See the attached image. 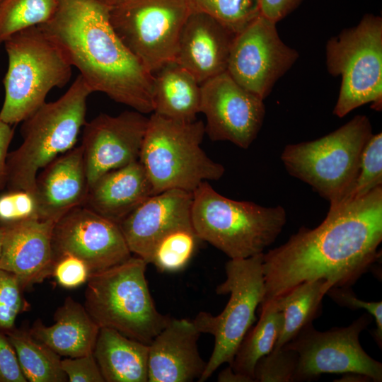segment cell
I'll list each match as a JSON object with an SVG mask.
<instances>
[{"instance_id": "obj_1", "label": "cell", "mask_w": 382, "mask_h": 382, "mask_svg": "<svg viewBox=\"0 0 382 382\" xmlns=\"http://www.w3.org/2000/svg\"><path fill=\"white\" fill-rule=\"evenodd\" d=\"M382 241V187L335 207L317 227H301L263 253L265 292L260 304L306 282L351 286L378 258Z\"/></svg>"}, {"instance_id": "obj_2", "label": "cell", "mask_w": 382, "mask_h": 382, "mask_svg": "<svg viewBox=\"0 0 382 382\" xmlns=\"http://www.w3.org/2000/svg\"><path fill=\"white\" fill-rule=\"evenodd\" d=\"M40 28L59 47L93 92L143 114L153 112L154 76L127 49L98 0H57Z\"/></svg>"}, {"instance_id": "obj_3", "label": "cell", "mask_w": 382, "mask_h": 382, "mask_svg": "<svg viewBox=\"0 0 382 382\" xmlns=\"http://www.w3.org/2000/svg\"><path fill=\"white\" fill-rule=\"evenodd\" d=\"M92 93L79 74L60 98L45 102L22 122L23 141L7 156V190L35 195L39 170L74 147L86 122L87 100Z\"/></svg>"}, {"instance_id": "obj_4", "label": "cell", "mask_w": 382, "mask_h": 382, "mask_svg": "<svg viewBox=\"0 0 382 382\" xmlns=\"http://www.w3.org/2000/svg\"><path fill=\"white\" fill-rule=\"evenodd\" d=\"M192 195L191 217L196 235L230 259L262 253L275 241L286 221L283 207H263L227 198L208 181L202 183Z\"/></svg>"}, {"instance_id": "obj_5", "label": "cell", "mask_w": 382, "mask_h": 382, "mask_svg": "<svg viewBox=\"0 0 382 382\" xmlns=\"http://www.w3.org/2000/svg\"><path fill=\"white\" fill-rule=\"evenodd\" d=\"M146 265L142 258L131 256L90 274L84 307L100 328L149 345L171 318L154 304L145 275Z\"/></svg>"}, {"instance_id": "obj_6", "label": "cell", "mask_w": 382, "mask_h": 382, "mask_svg": "<svg viewBox=\"0 0 382 382\" xmlns=\"http://www.w3.org/2000/svg\"><path fill=\"white\" fill-rule=\"evenodd\" d=\"M3 44L8 68L0 120L12 125L22 122L43 105L52 89L65 86L73 66L39 25L14 33Z\"/></svg>"}, {"instance_id": "obj_7", "label": "cell", "mask_w": 382, "mask_h": 382, "mask_svg": "<svg viewBox=\"0 0 382 382\" xmlns=\"http://www.w3.org/2000/svg\"><path fill=\"white\" fill-rule=\"evenodd\" d=\"M204 134L202 120L177 121L154 112L149 117L139 161L154 195L172 189L193 192L202 183L223 176L224 167L201 148Z\"/></svg>"}, {"instance_id": "obj_8", "label": "cell", "mask_w": 382, "mask_h": 382, "mask_svg": "<svg viewBox=\"0 0 382 382\" xmlns=\"http://www.w3.org/2000/svg\"><path fill=\"white\" fill-rule=\"evenodd\" d=\"M372 135L368 117L356 115L321 138L286 145L281 159L291 175L309 185L333 205L354 183L363 150Z\"/></svg>"}, {"instance_id": "obj_9", "label": "cell", "mask_w": 382, "mask_h": 382, "mask_svg": "<svg viewBox=\"0 0 382 382\" xmlns=\"http://www.w3.org/2000/svg\"><path fill=\"white\" fill-rule=\"evenodd\" d=\"M326 66L333 76L341 77L333 114L343 117L371 103L382 105V19L366 14L355 26L341 31L326 45Z\"/></svg>"}, {"instance_id": "obj_10", "label": "cell", "mask_w": 382, "mask_h": 382, "mask_svg": "<svg viewBox=\"0 0 382 382\" xmlns=\"http://www.w3.org/2000/svg\"><path fill=\"white\" fill-rule=\"evenodd\" d=\"M263 253L230 259L225 266L226 278L216 289L219 295L230 294L224 309L217 316L201 311L192 320L201 333L214 337L212 353L198 381L208 379L222 364L232 363L241 342L255 322V311L265 292Z\"/></svg>"}, {"instance_id": "obj_11", "label": "cell", "mask_w": 382, "mask_h": 382, "mask_svg": "<svg viewBox=\"0 0 382 382\" xmlns=\"http://www.w3.org/2000/svg\"><path fill=\"white\" fill-rule=\"evenodd\" d=\"M187 0H122L110 8L115 33L151 74L174 61Z\"/></svg>"}, {"instance_id": "obj_12", "label": "cell", "mask_w": 382, "mask_h": 382, "mask_svg": "<svg viewBox=\"0 0 382 382\" xmlns=\"http://www.w3.org/2000/svg\"><path fill=\"white\" fill-rule=\"evenodd\" d=\"M372 321L364 313L347 327L333 328L325 332L312 323L303 328L284 345L298 354L294 381H310L322 374L356 373L371 381H382V364L371 357L359 343L360 333Z\"/></svg>"}, {"instance_id": "obj_13", "label": "cell", "mask_w": 382, "mask_h": 382, "mask_svg": "<svg viewBox=\"0 0 382 382\" xmlns=\"http://www.w3.org/2000/svg\"><path fill=\"white\" fill-rule=\"evenodd\" d=\"M299 56L281 40L276 23L260 14L235 35L226 71L243 88L265 100Z\"/></svg>"}, {"instance_id": "obj_14", "label": "cell", "mask_w": 382, "mask_h": 382, "mask_svg": "<svg viewBox=\"0 0 382 382\" xmlns=\"http://www.w3.org/2000/svg\"><path fill=\"white\" fill-rule=\"evenodd\" d=\"M262 98L236 83L225 71L201 84L200 112L205 133L212 141H228L248 148L257 137L265 115Z\"/></svg>"}, {"instance_id": "obj_15", "label": "cell", "mask_w": 382, "mask_h": 382, "mask_svg": "<svg viewBox=\"0 0 382 382\" xmlns=\"http://www.w3.org/2000/svg\"><path fill=\"white\" fill-rule=\"evenodd\" d=\"M54 260L71 255L83 260L90 274L129 259L131 252L117 224L82 205L59 218L52 233Z\"/></svg>"}, {"instance_id": "obj_16", "label": "cell", "mask_w": 382, "mask_h": 382, "mask_svg": "<svg viewBox=\"0 0 382 382\" xmlns=\"http://www.w3.org/2000/svg\"><path fill=\"white\" fill-rule=\"evenodd\" d=\"M148 121L133 110L102 113L86 122L81 146L89 187L105 173L139 160Z\"/></svg>"}, {"instance_id": "obj_17", "label": "cell", "mask_w": 382, "mask_h": 382, "mask_svg": "<svg viewBox=\"0 0 382 382\" xmlns=\"http://www.w3.org/2000/svg\"><path fill=\"white\" fill-rule=\"evenodd\" d=\"M192 192L168 190L151 195L119 223L131 253L151 262L157 244L169 233L194 230L191 209Z\"/></svg>"}, {"instance_id": "obj_18", "label": "cell", "mask_w": 382, "mask_h": 382, "mask_svg": "<svg viewBox=\"0 0 382 382\" xmlns=\"http://www.w3.org/2000/svg\"><path fill=\"white\" fill-rule=\"evenodd\" d=\"M55 223L28 219L0 225L4 229L0 269L15 274L23 290L52 276Z\"/></svg>"}, {"instance_id": "obj_19", "label": "cell", "mask_w": 382, "mask_h": 382, "mask_svg": "<svg viewBox=\"0 0 382 382\" xmlns=\"http://www.w3.org/2000/svg\"><path fill=\"white\" fill-rule=\"evenodd\" d=\"M201 334L192 320L171 318L149 345L148 382L199 380L207 365L198 350Z\"/></svg>"}, {"instance_id": "obj_20", "label": "cell", "mask_w": 382, "mask_h": 382, "mask_svg": "<svg viewBox=\"0 0 382 382\" xmlns=\"http://www.w3.org/2000/svg\"><path fill=\"white\" fill-rule=\"evenodd\" d=\"M235 35L211 16L191 12L181 30L174 61L201 85L226 71Z\"/></svg>"}, {"instance_id": "obj_21", "label": "cell", "mask_w": 382, "mask_h": 382, "mask_svg": "<svg viewBox=\"0 0 382 382\" xmlns=\"http://www.w3.org/2000/svg\"><path fill=\"white\" fill-rule=\"evenodd\" d=\"M42 169L35 183L39 219L57 221L71 209L84 204L89 185L81 145Z\"/></svg>"}, {"instance_id": "obj_22", "label": "cell", "mask_w": 382, "mask_h": 382, "mask_svg": "<svg viewBox=\"0 0 382 382\" xmlns=\"http://www.w3.org/2000/svg\"><path fill=\"white\" fill-rule=\"evenodd\" d=\"M153 195L151 183L138 160L98 178L89 187L83 206L119 224Z\"/></svg>"}, {"instance_id": "obj_23", "label": "cell", "mask_w": 382, "mask_h": 382, "mask_svg": "<svg viewBox=\"0 0 382 382\" xmlns=\"http://www.w3.org/2000/svg\"><path fill=\"white\" fill-rule=\"evenodd\" d=\"M54 320L50 326L37 320L30 334L59 356L75 358L93 352L100 327L84 306L68 296L55 311Z\"/></svg>"}, {"instance_id": "obj_24", "label": "cell", "mask_w": 382, "mask_h": 382, "mask_svg": "<svg viewBox=\"0 0 382 382\" xmlns=\"http://www.w3.org/2000/svg\"><path fill=\"white\" fill-rule=\"evenodd\" d=\"M93 356L106 382H148L149 345L100 328Z\"/></svg>"}, {"instance_id": "obj_25", "label": "cell", "mask_w": 382, "mask_h": 382, "mask_svg": "<svg viewBox=\"0 0 382 382\" xmlns=\"http://www.w3.org/2000/svg\"><path fill=\"white\" fill-rule=\"evenodd\" d=\"M153 76V112L177 121L195 120L201 106V85L195 78L175 61Z\"/></svg>"}, {"instance_id": "obj_26", "label": "cell", "mask_w": 382, "mask_h": 382, "mask_svg": "<svg viewBox=\"0 0 382 382\" xmlns=\"http://www.w3.org/2000/svg\"><path fill=\"white\" fill-rule=\"evenodd\" d=\"M330 288L324 279L306 282L272 300L282 313L284 319L281 334L274 348L282 347L312 323L321 310L323 296Z\"/></svg>"}, {"instance_id": "obj_27", "label": "cell", "mask_w": 382, "mask_h": 382, "mask_svg": "<svg viewBox=\"0 0 382 382\" xmlns=\"http://www.w3.org/2000/svg\"><path fill=\"white\" fill-rule=\"evenodd\" d=\"M260 306L258 322L249 329L229 365L235 372L248 376L253 381L255 364L274 349L284 321L282 313L272 301Z\"/></svg>"}, {"instance_id": "obj_28", "label": "cell", "mask_w": 382, "mask_h": 382, "mask_svg": "<svg viewBox=\"0 0 382 382\" xmlns=\"http://www.w3.org/2000/svg\"><path fill=\"white\" fill-rule=\"evenodd\" d=\"M13 347L21 371L30 382H66L60 356L35 339L29 330L12 328L4 332Z\"/></svg>"}, {"instance_id": "obj_29", "label": "cell", "mask_w": 382, "mask_h": 382, "mask_svg": "<svg viewBox=\"0 0 382 382\" xmlns=\"http://www.w3.org/2000/svg\"><path fill=\"white\" fill-rule=\"evenodd\" d=\"M57 0H2L0 5V45L14 33L37 26L54 15Z\"/></svg>"}, {"instance_id": "obj_30", "label": "cell", "mask_w": 382, "mask_h": 382, "mask_svg": "<svg viewBox=\"0 0 382 382\" xmlns=\"http://www.w3.org/2000/svg\"><path fill=\"white\" fill-rule=\"evenodd\" d=\"M190 13H205L236 35L260 15L259 0H187Z\"/></svg>"}, {"instance_id": "obj_31", "label": "cell", "mask_w": 382, "mask_h": 382, "mask_svg": "<svg viewBox=\"0 0 382 382\" xmlns=\"http://www.w3.org/2000/svg\"><path fill=\"white\" fill-rule=\"evenodd\" d=\"M382 187V134L371 137L366 143L361 158L359 170L352 187L335 204V207L359 199L369 193Z\"/></svg>"}, {"instance_id": "obj_32", "label": "cell", "mask_w": 382, "mask_h": 382, "mask_svg": "<svg viewBox=\"0 0 382 382\" xmlns=\"http://www.w3.org/2000/svg\"><path fill=\"white\" fill-rule=\"evenodd\" d=\"M198 239L194 230L181 229L172 232L157 244L150 263L161 272L180 271L191 259Z\"/></svg>"}, {"instance_id": "obj_33", "label": "cell", "mask_w": 382, "mask_h": 382, "mask_svg": "<svg viewBox=\"0 0 382 382\" xmlns=\"http://www.w3.org/2000/svg\"><path fill=\"white\" fill-rule=\"evenodd\" d=\"M297 365L294 350L286 346L274 348L255 364L254 382H294Z\"/></svg>"}, {"instance_id": "obj_34", "label": "cell", "mask_w": 382, "mask_h": 382, "mask_svg": "<svg viewBox=\"0 0 382 382\" xmlns=\"http://www.w3.org/2000/svg\"><path fill=\"white\" fill-rule=\"evenodd\" d=\"M21 284L13 273L0 269V330L14 328L18 314L27 306Z\"/></svg>"}, {"instance_id": "obj_35", "label": "cell", "mask_w": 382, "mask_h": 382, "mask_svg": "<svg viewBox=\"0 0 382 382\" xmlns=\"http://www.w3.org/2000/svg\"><path fill=\"white\" fill-rule=\"evenodd\" d=\"M28 219H39L34 194L21 190H8L0 195V225Z\"/></svg>"}, {"instance_id": "obj_36", "label": "cell", "mask_w": 382, "mask_h": 382, "mask_svg": "<svg viewBox=\"0 0 382 382\" xmlns=\"http://www.w3.org/2000/svg\"><path fill=\"white\" fill-rule=\"evenodd\" d=\"M336 303L350 309H364L374 318L376 328L374 338L381 347L382 345V301H365L359 299L350 286L332 287L326 293Z\"/></svg>"}, {"instance_id": "obj_37", "label": "cell", "mask_w": 382, "mask_h": 382, "mask_svg": "<svg viewBox=\"0 0 382 382\" xmlns=\"http://www.w3.org/2000/svg\"><path fill=\"white\" fill-rule=\"evenodd\" d=\"M52 276L62 286L74 289L88 281L90 272L83 260L71 255H64L54 260Z\"/></svg>"}, {"instance_id": "obj_38", "label": "cell", "mask_w": 382, "mask_h": 382, "mask_svg": "<svg viewBox=\"0 0 382 382\" xmlns=\"http://www.w3.org/2000/svg\"><path fill=\"white\" fill-rule=\"evenodd\" d=\"M61 364L68 381H105L93 353L75 358L66 357L62 360Z\"/></svg>"}, {"instance_id": "obj_39", "label": "cell", "mask_w": 382, "mask_h": 382, "mask_svg": "<svg viewBox=\"0 0 382 382\" xmlns=\"http://www.w3.org/2000/svg\"><path fill=\"white\" fill-rule=\"evenodd\" d=\"M0 382H27L13 347L0 330Z\"/></svg>"}, {"instance_id": "obj_40", "label": "cell", "mask_w": 382, "mask_h": 382, "mask_svg": "<svg viewBox=\"0 0 382 382\" xmlns=\"http://www.w3.org/2000/svg\"><path fill=\"white\" fill-rule=\"evenodd\" d=\"M303 0H259L260 14L277 23L294 11Z\"/></svg>"}, {"instance_id": "obj_41", "label": "cell", "mask_w": 382, "mask_h": 382, "mask_svg": "<svg viewBox=\"0 0 382 382\" xmlns=\"http://www.w3.org/2000/svg\"><path fill=\"white\" fill-rule=\"evenodd\" d=\"M13 134L14 130L11 125L0 120V191L6 186V160Z\"/></svg>"}, {"instance_id": "obj_42", "label": "cell", "mask_w": 382, "mask_h": 382, "mask_svg": "<svg viewBox=\"0 0 382 382\" xmlns=\"http://www.w3.org/2000/svg\"><path fill=\"white\" fill-rule=\"evenodd\" d=\"M217 379L219 382H254L252 378L235 372L229 365L219 373Z\"/></svg>"}, {"instance_id": "obj_43", "label": "cell", "mask_w": 382, "mask_h": 382, "mask_svg": "<svg viewBox=\"0 0 382 382\" xmlns=\"http://www.w3.org/2000/svg\"><path fill=\"white\" fill-rule=\"evenodd\" d=\"M100 2L111 8L115 5L117 4L122 0H98Z\"/></svg>"}, {"instance_id": "obj_44", "label": "cell", "mask_w": 382, "mask_h": 382, "mask_svg": "<svg viewBox=\"0 0 382 382\" xmlns=\"http://www.w3.org/2000/svg\"><path fill=\"white\" fill-rule=\"evenodd\" d=\"M3 236H4V229H3V227L0 226V256H1V253Z\"/></svg>"}, {"instance_id": "obj_45", "label": "cell", "mask_w": 382, "mask_h": 382, "mask_svg": "<svg viewBox=\"0 0 382 382\" xmlns=\"http://www.w3.org/2000/svg\"><path fill=\"white\" fill-rule=\"evenodd\" d=\"M1 1H2V0H0V5H1Z\"/></svg>"}]
</instances>
